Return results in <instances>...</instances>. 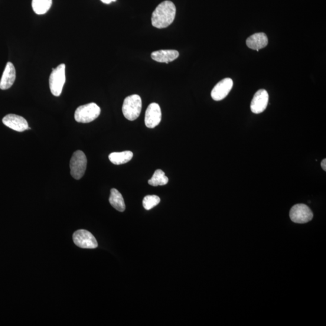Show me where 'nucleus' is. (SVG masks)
Listing matches in <instances>:
<instances>
[{
    "mask_svg": "<svg viewBox=\"0 0 326 326\" xmlns=\"http://www.w3.org/2000/svg\"><path fill=\"white\" fill-rule=\"evenodd\" d=\"M100 1L105 3V4H110L112 2H115L116 0H100Z\"/></svg>",
    "mask_w": 326,
    "mask_h": 326,
    "instance_id": "412c9836",
    "label": "nucleus"
},
{
    "mask_svg": "<svg viewBox=\"0 0 326 326\" xmlns=\"http://www.w3.org/2000/svg\"><path fill=\"white\" fill-rule=\"evenodd\" d=\"M179 57V52L175 50H161L152 52L151 58L158 63L168 64Z\"/></svg>",
    "mask_w": 326,
    "mask_h": 326,
    "instance_id": "4468645a",
    "label": "nucleus"
},
{
    "mask_svg": "<svg viewBox=\"0 0 326 326\" xmlns=\"http://www.w3.org/2000/svg\"><path fill=\"white\" fill-rule=\"evenodd\" d=\"M161 111L158 104H150L145 113V122L148 128H154L161 120Z\"/></svg>",
    "mask_w": 326,
    "mask_h": 326,
    "instance_id": "6e6552de",
    "label": "nucleus"
},
{
    "mask_svg": "<svg viewBox=\"0 0 326 326\" xmlns=\"http://www.w3.org/2000/svg\"><path fill=\"white\" fill-rule=\"evenodd\" d=\"M100 107L96 103H88L77 107L74 113V119L79 123H90L100 116Z\"/></svg>",
    "mask_w": 326,
    "mask_h": 326,
    "instance_id": "7ed1b4c3",
    "label": "nucleus"
},
{
    "mask_svg": "<svg viewBox=\"0 0 326 326\" xmlns=\"http://www.w3.org/2000/svg\"><path fill=\"white\" fill-rule=\"evenodd\" d=\"M65 65H58L56 68H53V71L49 78V86L52 94L55 96H60L63 91L65 83Z\"/></svg>",
    "mask_w": 326,
    "mask_h": 326,
    "instance_id": "20e7f679",
    "label": "nucleus"
},
{
    "mask_svg": "<svg viewBox=\"0 0 326 326\" xmlns=\"http://www.w3.org/2000/svg\"><path fill=\"white\" fill-rule=\"evenodd\" d=\"M110 203L117 210L123 212L126 209L125 201L123 196L116 188L111 190V195L109 199Z\"/></svg>",
    "mask_w": 326,
    "mask_h": 326,
    "instance_id": "2eb2a0df",
    "label": "nucleus"
},
{
    "mask_svg": "<svg viewBox=\"0 0 326 326\" xmlns=\"http://www.w3.org/2000/svg\"><path fill=\"white\" fill-rule=\"evenodd\" d=\"M289 216L293 223L305 224L311 221L314 217L312 211L308 205L298 204L293 205L289 212Z\"/></svg>",
    "mask_w": 326,
    "mask_h": 326,
    "instance_id": "423d86ee",
    "label": "nucleus"
},
{
    "mask_svg": "<svg viewBox=\"0 0 326 326\" xmlns=\"http://www.w3.org/2000/svg\"><path fill=\"white\" fill-rule=\"evenodd\" d=\"M176 16V7L171 1L160 3L152 15V24L158 29L168 28L174 22Z\"/></svg>",
    "mask_w": 326,
    "mask_h": 326,
    "instance_id": "f257e3e1",
    "label": "nucleus"
},
{
    "mask_svg": "<svg viewBox=\"0 0 326 326\" xmlns=\"http://www.w3.org/2000/svg\"><path fill=\"white\" fill-rule=\"evenodd\" d=\"M3 123L8 128L16 130L17 132H23L27 129H31L28 123L24 117L10 114L6 115L3 119Z\"/></svg>",
    "mask_w": 326,
    "mask_h": 326,
    "instance_id": "9b49d317",
    "label": "nucleus"
},
{
    "mask_svg": "<svg viewBox=\"0 0 326 326\" xmlns=\"http://www.w3.org/2000/svg\"><path fill=\"white\" fill-rule=\"evenodd\" d=\"M73 242L82 249H94L98 247L97 241L92 234L86 230H79L74 232Z\"/></svg>",
    "mask_w": 326,
    "mask_h": 326,
    "instance_id": "0eeeda50",
    "label": "nucleus"
},
{
    "mask_svg": "<svg viewBox=\"0 0 326 326\" xmlns=\"http://www.w3.org/2000/svg\"><path fill=\"white\" fill-rule=\"evenodd\" d=\"M247 46L253 50L259 51L260 49L265 48L268 44V39L264 33H257L247 39Z\"/></svg>",
    "mask_w": 326,
    "mask_h": 326,
    "instance_id": "ddd939ff",
    "label": "nucleus"
},
{
    "mask_svg": "<svg viewBox=\"0 0 326 326\" xmlns=\"http://www.w3.org/2000/svg\"><path fill=\"white\" fill-rule=\"evenodd\" d=\"M16 79V70L12 63H7L4 72L0 80V89L3 90L10 89L14 84Z\"/></svg>",
    "mask_w": 326,
    "mask_h": 326,
    "instance_id": "f8f14e48",
    "label": "nucleus"
},
{
    "mask_svg": "<svg viewBox=\"0 0 326 326\" xmlns=\"http://www.w3.org/2000/svg\"><path fill=\"white\" fill-rule=\"evenodd\" d=\"M169 179L166 177L165 173L161 169L156 170L152 177L148 181L149 185L152 186L156 187L159 185H165L168 183Z\"/></svg>",
    "mask_w": 326,
    "mask_h": 326,
    "instance_id": "a211bd4d",
    "label": "nucleus"
},
{
    "mask_svg": "<svg viewBox=\"0 0 326 326\" xmlns=\"http://www.w3.org/2000/svg\"><path fill=\"white\" fill-rule=\"evenodd\" d=\"M233 86V81L226 78L218 83L211 91V96L215 101H220L226 98Z\"/></svg>",
    "mask_w": 326,
    "mask_h": 326,
    "instance_id": "1a4fd4ad",
    "label": "nucleus"
},
{
    "mask_svg": "<svg viewBox=\"0 0 326 326\" xmlns=\"http://www.w3.org/2000/svg\"><path fill=\"white\" fill-rule=\"evenodd\" d=\"M133 153L126 151L121 152H113L109 155V159L114 165H120L125 164L131 160Z\"/></svg>",
    "mask_w": 326,
    "mask_h": 326,
    "instance_id": "dca6fc26",
    "label": "nucleus"
},
{
    "mask_svg": "<svg viewBox=\"0 0 326 326\" xmlns=\"http://www.w3.org/2000/svg\"><path fill=\"white\" fill-rule=\"evenodd\" d=\"M160 203V198L156 195H148L143 199V205L147 210L152 209Z\"/></svg>",
    "mask_w": 326,
    "mask_h": 326,
    "instance_id": "6ab92c4d",
    "label": "nucleus"
},
{
    "mask_svg": "<svg viewBox=\"0 0 326 326\" xmlns=\"http://www.w3.org/2000/svg\"><path fill=\"white\" fill-rule=\"evenodd\" d=\"M321 168L324 171H326V159H322L321 163Z\"/></svg>",
    "mask_w": 326,
    "mask_h": 326,
    "instance_id": "aec40b11",
    "label": "nucleus"
},
{
    "mask_svg": "<svg viewBox=\"0 0 326 326\" xmlns=\"http://www.w3.org/2000/svg\"><path fill=\"white\" fill-rule=\"evenodd\" d=\"M142 108V99L138 94H133L124 100L122 112L125 118L130 121H133L138 118L141 113Z\"/></svg>",
    "mask_w": 326,
    "mask_h": 326,
    "instance_id": "f03ea898",
    "label": "nucleus"
},
{
    "mask_svg": "<svg viewBox=\"0 0 326 326\" xmlns=\"http://www.w3.org/2000/svg\"><path fill=\"white\" fill-rule=\"evenodd\" d=\"M268 93L265 90L257 91L251 102V110L254 114L263 113L268 105Z\"/></svg>",
    "mask_w": 326,
    "mask_h": 326,
    "instance_id": "9d476101",
    "label": "nucleus"
},
{
    "mask_svg": "<svg viewBox=\"0 0 326 326\" xmlns=\"http://www.w3.org/2000/svg\"><path fill=\"white\" fill-rule=\"evenodd\" d=\"M87 165V159L86 154L83 151L75 152L71 158L70 167L71 175L76 179L83 178L86 172Z\"/></svg>",
    "mask_w": 326,
    "mask_h": 326,
    "instance_id": "39448f33",
    "label": "nucleus"
},
{
    "mask_svg": "<svg viewBox=\"0 0 326 326\" xmlns=\"http://www.w3.org/2000/svg\"><path fill=\"white\" fill-rule=\"evenodd\" d=\"M52 5V0H32V6L35 14H46Z\"/></svg>",
    "mask_w": 326,
    "mask_h": 326,
    "instance_id": "f3484780",
    "label": "nucleus"
}]
</instances>
